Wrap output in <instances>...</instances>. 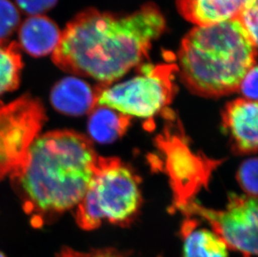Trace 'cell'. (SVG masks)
<instances>
[{
	"instance_id": "obj_13",
	"label": "cell",
	"mask_w": 258,
	"mask_h": 257,
	"mask_svg": "<svg viewBox=\"0 0 258 257\" xmlns=\"http://www.w3.org/2000/svg\"><path fill=\"white\" fill-rule=\"evenodd\" d=\"M184 257H228V246L215 233L198 226L195 219L188 218L180 228Z\"/></svg>"
},
{
	"instance_id": "obj_12",
	"label": "cell",
	"mask_w": 258,
	"mask_h": 257,
	"mask_svg": "<svg viewBox=\"0 0 258 257\" xmlns=\"http://www.w3.org/2000/svg\"><path fill=\"white\" fill-rule=\"evenodd\" d=\"M248 0H176L177 10L189 22L209 26L236 17Z\"/></svg>"
},
{
	"instance_id": "obj_3",
	"label": "cell",
	"mask_w": 258,
	"mask_h": 257,
	"mask_svg": "<svg viewBox=\"0 0 258 257\" xmlns=\"http://www.w3.org/2000/svg\"><path fill=\"white\" fill-rule=\"evenodd\" d=\"M256 58V44L233 18L191 29L178 52V72L194 95L220 98L238 91Z\"/></svg>"
},
{
	"instance_id": "obj_16",
	"label": "cell",
	"mask_w": 258,
	"mask_h": 257,
	"mask_svg": "<svg viewBox=\"0 0 258 257\" xmlns=\"http://www.w3.org/2000/svg\"><path fill=\"white\" fill-rule=\"evenodd\" d=\"M19 10L10 0H0V40H8L20 27Z\"/></svg>"
},
{
	"instance_id": "obj_17",
	"label": "cell",
	"mask_w": 258,
	"mask_h": 257,
	"mask_svg": "<svg viewBox=\"0 0 258 257\" xmlns=\"http://www.w3.org/2000/svg\"><path fill=\"white\" fill-rule=\"evenodd\" d=\"M257 159L246 160L239 168L237 180L240 186L249 197H257Z\"/></svg>"
},
{
	"instance_id": "obj_10",
	"label": "cell",
	"mask_w": 258,
	"mask_h": 257,
	"mask_svg": "<svg viewBox=\"0 0 258 257\" xmlns=\"http://www.w3.org/2000/svg\"><path fill=\"white\" fill-rule=\"evenodd\" d=\"M58 111L70 116L90 114L96 106L97 88L76 77L64 78L54 85L50 95Z\"/></svg>"
},
{
	"instance_id": "obj_6",
	"label": "cell",
	"mask_w": 258,
	"mask_h": 257,
	"mask_svg": "<svg viewBox=\"0 0 258 257\" xmlns=\"http://www.w3.org/2000/svg\"><path fill=\"white\" fill-rule=\"evenodd\" d=\"M44 120L43 104L29 95L0 105V181L22 165Z\"/></svg>"
},
{
	"instance_id": "obj_8",
	"label": "cell",
	"mask_w": 258,
	"mask_h": 257,
	"mask_svg": "<svg viewBox=\"0 0 258 257\" xmlns=\"http://www.w3.org/2000/svg\"><path fill=\"white\" fill-rule=\"evenodd\" d=\"M181 211L186 216H198L212 226V231L224 240L229 249L243 257L257 254V200L247 195H230L227 207L215 211L190 202Z\"/></svg>"
},
{
	"instance_id": "obj_15",
	"label": "cell",
	"mask_w": 258,
	"mask_h": 257,
	"mask_svg": "<svg viewBox=\"0 0 258 257\" xmlns=\"http://www.w3.org/2000/svg\"><path fill=\"white\" fill-rule=\"evenodd\" d=\"M20 45L0 40V96L17 89L24 67Z\"/></svg>"
},
{
	"instance_id": "obj_19",
	"label": "cell",
	"mask_w": 258,
	"mask_h": 257,
	"mask_svg": "<svg viewBox=\"0 0 258 257\" xmlns=\"http://www.w3.org/2000/svg\"><path fill=\"white\" fill-rule=\"evenodd\" d=\"M238 91L243 95L244 99L257 101V66L248 71L241 81Z\"/></svg>"
},
{
	"instance_id": "obj_21",
	"label": "cell",
	"mask_w": 258,
	"mask_h": 257,
	"mask_svg": "<svg viewBox=\"0 0 258 257\" xmlns=\"http://www.w3.org/2000/svg\"><path fill=\"white\" fill-rule=\"evenodd\" d=\"M18 5L29 15H41L51 10L58 0H16Z\"/></svg>"
},
{
	"instance_id": "obj_5",
	"label": "cell",
	"mask_w": 258,
	"mask_h": 257,
	"mask_svg": "<svg viewBox=\"0 0 258 257\" xmlns=\"http://www.w3.org/2000/svg\"><path fill=\"white\" fill-rule=\"evenodd\" d=\"M139 74L131 80L115 85L97 88L96 106H105L139 118H151L166 109L176 93L175 63H145Z\"/></svg>"
},
{
	"instance_id": "obj_9",
	"label": "cell",
	"mask_w": 258,
	"mask_h": 257,
	"mask_svg": "<svg viewBox=\"0 0 258 257\" xmlns=\"http://www.w3.org/2000/svg\"><path fill=\"white\" fill-rule=\"evenodd\" d=\"M222 127L237 154L256 153L258 134L257 101L239 98L226 104L222 114Z\"/></svg>"
},
{
	"instance_id": "obj_1",
	"label": "cell",
	"mask_w": 258,
	"mask_h": 257,
	"mask_svg": "<svg viewBox=\"0 0 258 257\" xmlns=\"http://www.w3.org/2000/svg\"><path fill=\"white\" fill-rule=\"evenodd\" d=\"M166 28L163 14L153 3L130 15L89 9L62 31L52 60L66 73L109 86L148 57Z\"/></svg>"
},
{
	"instance_id": "obj_7",
	"label": "cell",
	"mask_w": 258,
	"mask_h": 257,
	"mask_svg": "<svg viewBox=\"0 0 258 257\" xmlns=\"http://www.w3.org/2000/svg\"><path fill=\"white\" fill-rule=\"evenodd\" d=\"M157 146L165 156L166 172L171 180L172 209L182 210L193 202L198 190L208 184L212 170L219 162L194 153L182 132L166 128L157 138Z\"/></svg>"
},
{
	"instance_id": "obj_22",
	"label": "cell",
	"mask_w": 258,
	"mask_h": 257,
	"mask_svg": "<svg viewBox=\"0 0 258 257\" xmlns=\"http://www.w3.org/2000/svg\"><path fill=\"white\" fill-rule=\"evenodd\" d=\"M0 257H6L2 252H0Z\"/></svg>"
},
{
	"instance_id": "obj_20",
	"label": "cell",
	"mask_w": 258,
	"mask_h": 257,
	"mask_svg": "<svg viewBox=\"0 0 258 257\" xmlns=\"http://www.w3.org/2000/svg\"><path fill=\"white\" fill-rule=\"evenodd\" d=\"M58 257H130L124 253L120 252L118 250L112 248H105V249H97L92 250L89 252H80L76 250L66 248L61 250Z\"/></svg>"
},
{
	"instance_id": "obj_4",
	"label": "cell",
	"mask_w": 258,
	"mask_h": 257,
	"mask_svg": "<svg viewBox=\"0 0 258 257\" xmlns=\"http://www.w3.org/2000/svg\"><path fill=\"white\" fill-rule=\"evenodd\" d=\"M142 205L139 177L116 157H98L86 194L77 205L76 222L91 231L104 221L126 226Z\"/></svg>"
},
{
	"instance_id": "obj_14",
	"label": "cell",
	"mask_w": 258,
	"mask_h": 257,
	"mask_svg": "<svg viewBox=\"0 0 258 257\" xmlns=\"http://www.w3.org/2000/svg\"><path fill=\"white\" fill-rule=\"evenodd\" d=\"M132 118L108 107L97 105L90 113L88 131L94 141L112 143L124 136Z\"/></svg>"
},
{
	"instance_id": "obj_2",
	"label": "cell",
	"mask_w": 258,
	"mask_h": 257,
	"mask_svg": "<svg viewBox=\"0 0 258 257\" xmlns=\"http://www.w3.org/2000/svg\"><path fill=\"white\" fill-rule=\"evenodd\" d=\"M99 155L90 139L73 131L39 136L12 178L34 226L74 208L86 194Z\"/></svg>"
},
{
	"instance_id": "obj_18",
	"label": "cell",
	"mask_w": 258,
	"mask_h": 257,
	"mask_svg": "<svg viewBox=\"0 0 258 257\" xmlns=\"http://www.w3.org/2000/svg\"><path fill=\"white\" fill-rule=\"evenodd\" d=\"M257 0H248L236 17L248 34L251 41L257 45Z\"/></svg>"
},
{
	"instance_id": "obj_11",
	"label": "cell",
	"mask_w": 258,
	"mask_h": 257,
	"mask_svg": "<svg viewBox=\"0 0 258 257\" xmlns=\"http://www.w3.org/2000/svg\"><path fill=\"white\" fill-rule=\"evenodd\" d=\"M58 25L44 15H32L19 27V45L34 57L53 53L60 40Z\"/></svg>"
}]
</instances>
